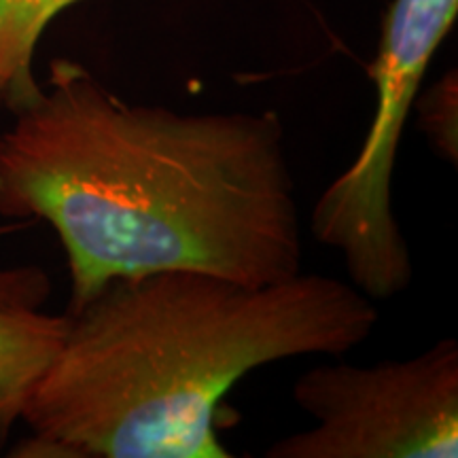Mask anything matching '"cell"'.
Here are the masks:
<instances>
[{"label":"cell","mask_w":458,"mask_h":458,"mask_svg":"<svg viewBox=\"0 0 458 458\" xmlns=\"http://www.w3.org/2000/svg\"><path fill=\"white\" fill-rule=\"evenodd\" d=\"M0 134V215L47 221L77 310L114 278L204 270L250 284L301 272L286 131L274 111L136 105L68 57Z\"/></svg>","instance_id":"cell-1"},{"label":"cell","mask_w":458,"mask_h":458,"mask_svg":"<svg viewBox=\"0 0 458 458\" xmlns=\"http://www.w3.org/2000/svg\"><path fill=\"white\" fill-rule=\"evenodd\" d=\"M377 308L323 274L250 284L204 270L114 278L77 310L21 420L13 456L229 458L223 397L263 365L352 351Z\"/></svg>","instance_id":"cell-2"},{"label":"cell","mask_w":458,"mask_h":458,"mask_svg":"<svg viewBox=\"0 0 458 458\" xmlns=\"http://www.w3.org/2000/svg\"><path fill=\"white\" fill-rule=\"evenodd\" d=\"M456 13L458 0H393L368 66L376 85L369 131L312 208L314 238L342 255L352 284L369 300H391L411 283L410 249L393 210L394 164L422 79Z\"/></svg>","instance_id":"cell-3"},{"label":"cell","mask_w":458,"mask_h":458,"mask_svg":"<svg viewBox=\"0 0 458 458\" xmlns=\"http://www.w3.org/2000/svg\"><path fill=\"white\" fill-rule=\"evenodd\" d=\"M318 425L280 439L267 458H456L458 344L374 365H318L293 385Z\"/></svg>","instance_id":"cell-4"},{"label":"cell","mask_w":458,"mask_h":458,"mask_svg":"<svg viewBox=\"0 0 458 458\" xmlns=\"http://www.w3.org/2000/svg\"><path fill=\"white\" fill-rule=\"evenodd\" d=\"M66 334V314L0 306V445L21 418Z\"/></svg>","instance_id":"cell-5"},{"label":"cell","mask_w":458,"mask_h":458,"mask_svg":"<svg viewBox=\"0 0 458 458\" xmlns=\"http://www.w3.org/2000/svg\"><path fill=\"white\" fill-rule=\"evenodd\" d=\"M81 0H0V106L13 111L38 94L32 60L43 32Z\"/></svg>","instance_id":"cell-6"},{"label":"cell","mask_w":458,"mask_h":458,"mask_svg":"<svg viewBox=\"0 0 458 458\" xmlns=\"http://www.w3.org/2000/svg\"><path fill=\"white\" fill-rule=\"evenodd\" d=\"M418 125L439 157L458 164V79L452 71L431 89L416 96Z\"/></svg>","instance_id":"cell-7"},{"label":"cell","mask_w":458,"mask_h":458,"mask_svg":"<svg viewBox=\"0 0 458 458\" xmlns=\"http://www.w3.org/2000/svg\"><path fill=\"white\" fill-rule=\"evenodd\" d=\"M49 293L51 280L41 267H0V306L3 308H41Z\"/></svg>","instance_id":"cell-8"}]
</instances>
